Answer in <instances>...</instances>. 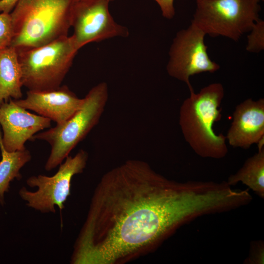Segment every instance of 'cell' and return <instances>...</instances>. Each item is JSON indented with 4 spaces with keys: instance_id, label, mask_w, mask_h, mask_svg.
I'll list each match as a JSON object with an SVG mask.
<instances>
[{
    "instance_id": "277c9868",
    "label": "cell",
    "mask_w": 264,
    "mask_h": 264,
    "mask_svg": "<svg viewBox=\"0 0 264 264\" xmlns=\"http://www.w3.org/2000/svg\"><path fill=\"white\" fill-rule=\"evenodd\" d=\"M109 97L108 87L101 82L84 98L81 108L69 118L52 128L36 133L31 140H42L51 146L44 168L49 171L60 165L70 152L98 123Z\"/></svg>"
},
{
    "instance_id": "44dd1931",
    "label": "cell",
    "mask_w": 264,
    "mask_h": 264,
    "mask_svg": "<svg viewBox=\"0 0 264 264\" xmlns=\"http://www.w3.org/2000/svg\"><path fill=\"white\" fill-rule=\"evenodd\" d=\"M110 0V1H113V0Z\"/></svg>"
},
{
    "instance_id": "2e32d148",
    "label": "cell",
    "mask_w": 264,
    "mask_h": 264,
    "mask_svg": "<svg viewBox=\"0 0 264 264\" xmlns=\"http://www.w3.org/2000/svg\"><path fill=\"white\" fill-rule=\"evenodd\" d=\"M250 32L246 49L249 52L259 53L264 49V22L259 20Z\"/></svg>"
},
{
    "instance_id": "6da1fadb",
    "label": "cell",
    "mask_w": 264,
    "mask_h": 264,
    "mask_svg": "<svg viewBox=\"0 0 264 264\" xmlns=\"http://www.w3.org/2000/svg\"><path fill=\"white\" fill-rule=\"evenodd\" d=\"M222 206L215 181L178 182L143 161L128 160L98 184L71 262H125L158 246L181 226L220 213Z\"/></svg>"
},
{
    "instance_id": "3957f363",
    "label": "cell",
    "mask_w": 264,
    "mask_h": 264,
    "mask_svg": "<svg viewBox=\"0 0 264 264\" xmlns=\"http://www.w3.org/2000/svg\"><path fill=\"white\" fill-rule=\"evenodd\" d=\"M75 0H20L10 13L14 31L10 46H42L68 36Z\"/></svg>"
},
{
    "instance_id": "7c38bea8",
    "label": "cell",
    "mask_w": 264,
    "mask_h": 264,
    "mask_svg": "<svg viewBox=\"0 0 264 264\" xmlns=\"http://www.w3.org/2000/svg\"><path fill=\"white\" fill-rule=\"evenodd\" d=\"M234 148L249 149L264 139V99H247L237 105L225 136Z\"/></svg>"
},
{
    "instance_id": "9c48e42d",
    "label": "cell",
    "mask_w": 264,
    "mask_h": 264,
    "mask_svg": "<svg viewBox=\"0 0 264 264\" xmlns=\"http://www.w3.org/2000/svg\"><path fill=\"white\" fill-rule=\"evenodd\" d=\"M110 0H75L71 12L72 35L79 49L87 44L116 37H126L128 29L111 15Z\"/></svg>"
},
{
    "instance_id": "52a82bcc",
    "label": "cell",
    "mask_w": 264,
    "mask_h": 264,
    "mask_svg": "<svg viewBox=\"0 0 264 264\" xmlns=\"http://www.w3.org/2000/svg\"><path fill=\"white\" fill-rule=\"evenodd\" d=\"M88 158V153L83 150H79L74 156L68 155L53 176L40 175L29 177L26 180L27 185L38 189L32 192L22 187L19 192L20 196L28 207L41 212L55 213L56 205L61 211L70 195L73 176L83 171Z\"/></svg>"
},
{
    "instance_id": "5bb4252c",
    "label": "cell",
    "mask_w": 264,
    "mask_h": 264,
    "mask_svg": "<svg viewBox=\"0 0 264 264\" xmlns=\"http://www.w3.org/2000/svg\"><path fill=\"white\" fill-rule=\"evenodd\" d=\"M231 186L239 182L246 185L261 198H264V148L248 158L242 167L228 178Z\"/></svg>"
},
{
    "instance_id": "7a4b0ae2",
    "label": "cell",
    "mask_w": 264,
    "mask_h": 264,
    "mask_svg": "<svg viewBox=\"0 0 264 264\" xmlns=\"http://www.w3.org/2000/svg\"><path fill=\"white\" fill-rule=\"evenodd\" d=\"M190 95L181 105L179 125L185 140L193 151L203 158L221 159L227 154L226 137L217 134L214 123L221 118L220 106L224 96L223 85L210 84Z\"/></svg>"
},
{
    "instance_id": "5b68a950",
    "label": "cell",
    "mask_w": 264,
    "mask_h": 264,
    "mask_svg": "<svg viewBox=\"0 0 264 264\" xmlns=\"http://www.w3.org/2000/svg\"><path fill=\"white\" fill-rule=\"evenodd\" d=\"M79 49L72 36H66L42 46L17 50L23 86L31 91L59 87Z\"/></svg>"
},
{
    "instance_id": "30bf717a",
    "label": "cell",
    "mask_w": 264,
    "mask_h": 264,
    "mask_svg": "<svg viewBox=\"0 0 264 264\" xmlns=\"http://www.w3.org/2000/svg\"><path fill=\"white\" fill-rule=\"evenodd\" d=\"M51 120L29 112L10 99L0 105V125L4 149L12 152L25 149L24 144L38 132L51 127Z\"/></svg>"
},
{
    "instance_id": "ffe728a7",
    "label": "cell",
    "mask_w": 264,
    "mask_h": 264,
    "mask_svg": "<svg viewBox=\"0 0 264 264\" xmlns=\"http://www.w3.org/2000/svg\"><path fill=\"white\" fill-rule=\"evenodd\" d=\"M20 0H0V13H10Z\"/></svg>"
},
{
    "instance_id": "d6986e66",
    "label": "cell",
    "mask_w": 264,
    "mask_h": 264,
    "mask_svg": "<svg viewBox=\"0 0 264 264\" xmlns=\"http://www.w3.org/2000/svg\"><path fill=\"white\" fill-rule=\"evenodd\" d=\"M158 4L163 16L168 19H172L175 15L174 0H154Z\"/></svg>"
},
{
    "instance_id": "8992f818",
    "label": "cell",
    "mask_w": 264,
    "mask_h": 264,
    "mask_svg": "<svg viewBox=\"0 0 264 264\" xmlns=\"http://www.w3.org/2000/svg\"><path fill=\"white\" fill-rule=\"evenodd\" d=\"M264 0H196L191 23L205 35L238 41L258 21Z\"/></svg>"
},
{
    "instance_id": "8fae6325",
    "label": "cell",
    "mask_w": 264,
    "mask_h": 264,
    "mask_svg": "<svg viewBox=\"0 0 264 264\" xmlns=\"http://www.w3.org/2000/svg\"><path fill=\"white\" fill-rule=\"evenodd\" d=\"M21 107L49 118L56 124L63 123L82 106L79 98L66 86L43 91L28 90L24 99L14 100Z\"/></svg>"
},
{
    "instance_id": "4fadbf2b",
    "label": "cell",
    "mask_w": 264,
    "mask_h": 264,
    "mask_svg": "<svg viewBox=\"0 0 264 264\" xmlns=\"http://www.w3.org/2000/svg\"><path fill=\"white\" fill-rule=\"evenodd\" d=\"M22 70L17 50L9 46L0 51V105L10 99H21Z\"/></svg>"
},
{
    "instance_id": "ba28073f",
    "label": "cell",
    "mask_w": 264,
    "mask_h": 264,
    "mask_svg": "<svg viewBox=\"0 0 264 264\" xmlns=\"http://www.w3.org/2000/svg\"><path fill=\"white\" fill-rule=\"evenodd\" d=\"M205 34L191 23L188 28L178 31L169 51L167 71L171 77L184 82L189 91L194 90L190 77L208 72L214 73L220 68L208 55L204 43Z\"/></svg>"
},
{
    "instance_id": "9a60e30c",
    "label": "cell",
    "mask_w": 264,
    "mask_h": 264,
    "mask_svg": "<svg viewBox=\"0 0 264 264\" xmlns=\"http://www.w3.org/2000/svg\"><path fill=\"white\" fill-rule=\"evenodd\" d=\"M0 130V149L1 160L0 161V202L3 204L4 193L9 191L10 183L15 178L20 179V170L31 159L30 152L26 149L9 152L4 148Z\"/></svg>"
},
{
    "instance_id": "e0dca14e",
    "label": "cell",
    "mask_w": 264,
    "mask_h": 264,
    "mask_svg": "<svg viewBox=\"0 0 264 264\" xmlns=\"http://www.w3.org/2000/svg\"><path fill=\"white\" fill-rule=\"evenodd\" d=\"M13 36L10 13H0V51L10 46Z\"/></svg>"
},
{
    "instance_id": "ac0fdd59",
    "label": "cell",
    "mask_w": 264,
    "mask_h": 264,
    "mask_svg": "<svg viewBox=\"0 0 264 264\" xmlns=\"http://www.w3.org/2000/svg\"><path fill=\"white\" fill-rule=\"evenodd\" d=\"M247 264H263L264 263V245L262 241L251 243L248 257L244 261Z\"/></svg>"
}]
</instances>
